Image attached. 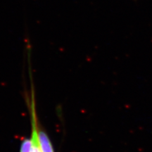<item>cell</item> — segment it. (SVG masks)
Wrapping results in <instances>:
<instances>
[{
	"label": "cell",
	"instance_id": "3957f363",
	"mask_svg": "<svg viewBox=\"0 0 152 152\" xmlns=\"http://www.w3.org/2000/svg\"><path fill=\"white\" fill-rule=\"evenodd\" d=\"M32 146V141L31 138L25 139L21 142L20 151L19 152H31Z\"/></svg>",
	"mask_w": 152,
	"mask_h": 152
},
{
	"label": "cell",
	"instance_id": "7a4b0ae2",
	"mask_svg": "<svg viewBox=\"0 0 152 152\" xmlns=\"http://www.w3.org/2000/svg\"><path fill=\"white\" fill-rule=\"evenodd\" d=\"M38 140L41 152H55L49 136L39 127L38 129Z\"/></svg>",
	"mask_w": 152,
	"mask_h": 152
},
{
	"label": "cell",
	"instance_id": "6da1fadb",
	"mask_svg": "<svg viewBox=\"0 0 152 152\" xmlns=\"http://www.w3.org/2000/svg\"><path fill=\"white\" fill-rule=\"evenodd\" d=\"M31 126H32V133L31 140L32 141V151L31 152H41L40 146L38 140V121L37 115H31Z\"/></svg>",
	"mask_w": 152,
	"mask_h": 152
}]
</instances>
